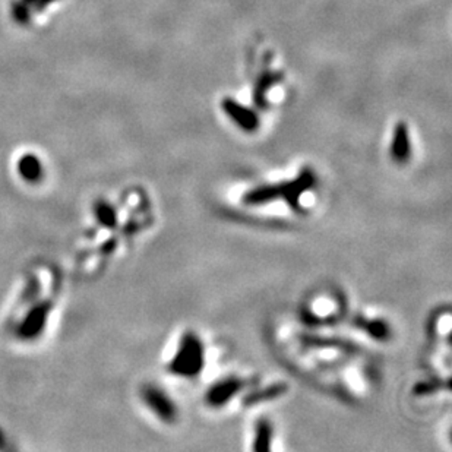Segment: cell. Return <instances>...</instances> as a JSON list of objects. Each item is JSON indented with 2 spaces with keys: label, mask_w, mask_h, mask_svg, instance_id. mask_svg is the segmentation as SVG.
<instances>
[{
  "label": "cell",
  "mask_w": 452,
  "mask_h": 452,
  "mask_svg": "<svg viewBox=\"0 0 452 452\" xmlns=\"http://www.w3.org/2000/svg\"><path fill=\"white\" fill-rule=\"evenodd\" d=\"M205 366V349L201 338L194 334H184L180 340L179 349L171 358L168 372L183 378L198 377Z\"/></svg>",
  "instance_id": "cell-1"
},
{
  "label": "cell",
  "mask_w": 452,
  "mask_h": 452,
  "mask_svg": "<svg viewBox=\"0 0 452 452\" xmlns=\"http://www.w3.org/2000/svg\"><path fill=\"white\" fill-rule=\"evenodd\" d=\"M143 400L147 407L164 423H173L177 418V407L163 389L148 385L143 389Z\"/></svg>",
  "instance_id": "cell-2"
},
{
  "label": "cell",
  "mask_w": 452,
  "mask_h": 452,
  "mask_svg": "<svg viewBox=\"0 0 452 452\" xmlns=\"http://www.w3.org/2000/svg\"><path fill=\"white\" fill-rule=\"evenodd\" d=\"M221 108H223V112L227 115V117L231 119L233 123H236V126L239 129H242L243 132L252 133L259 129V126H261L259 115L255 110H252L251 107L240 104L235 99L226 97L221 101Z\"/></svg>",
  "instance_id": "cell-3"
},
{
  "label": "cell",
  "mask_w": 452,
  "mask_h": 452,
  "mask_svg": "<svg viewBox=\"0 0 452 452\" xmlns=\"http://www.w3.org/2000/svg\"><path fill=\"white\" fill-rule=\"evenodd\" d=\"M316 175L314 170L303 168L300 173L290 182L283 183V199L293 210H299L300 198L310 189L315 188Z\"/></svg>",
  "instance_id": "cell-4"
},
{
  "label": "cell",
  "mask_w": 452,
  "mask_h": 452,
  "mask_svg": "<svg viewBox=\"0 0 452 452\" xmlns=\"http://www.w3.org/2000/svg\"><path fill=\"white\" fill-rule=\"evenodd\" d=\"M245 388V381L236 377L224 378L217 381L205 393V401L211 407H223L228 401L235 398Z\"/></svg>",
  "instance_id": "cell-5"
},
{
  "label": "cell",
  "mask_w": 452,
  "mask_h": 452,
  "mask_svg": "<svg viewBox=\"0 0 452 452\" xmlns=\"http://www.w3.org/2000/svg\"><path fill=\"white\" fill-rule=\"evenodd\" d=\"M283 80H284V75L279 71L263 69L259 73L258 80L255 82L254 92H252V99L258 108L265 110V108L268 107V92L271 91L272 87L282 84Z\"/></svg>",
  "instance_id": "cell-6"
},
{
  "label": "cell",
  "mask_w": 452,
  "mask_h": 452,
  "mask_svg": "<svg viewBox=\"0 0 452 452\" xmlns=\"http://www.w3.org/2000/svg\"><path fill=\"white\" fill-rule=\"evenodd\" d=\"M389 155H391V159L398 164L407 163L411 157L410 131H409V126L405 122L397 123V126L393 132L391 147H389Z\"/></svg>",
  "instance_id": "cell-7"
},
{
  "label": "cell",
  "mask_w": 452,
  "mask_h": 452,
  "mask_svg": "<svg viewBox=\"0 0 452 452\" xmlns=\"http://www.w3.org/2000/svg\"><path fill=\"white\" fill-rule=\"evenodd\" d=\"M275 199H283V183L256 186V188L247 191L243 195V204L258 207L263 204H270V202Z\"/></svg>",
  "instance_id": "cell-8"
},
{
  "label": "cell",
  "mask_w": 452,
  "mask_h": 452,
  "mask_svg": "<svg viewBox=\"0 0 452 452\" xmlns=\"http://www.w3.org/2000/svg\"><path fill=\"white\" fill-rule=\"evenodd\" d=\"M18 173L20 176L31 183H37L44 175V166L36 154H24L18 160Z\"/></svg>",
  "instance_id": "cell-9"
},
{
  "label": "cell",
  "mask_w": 452,
  "mask_h": 452,
  "mask_svg": "<svg viewBox=\"0 0 452 452\" xmlns=\"http://www.w3.org/2000/svg\"><path fill=\"white\" fill-rule=\"evenodd\" d=\"M287 389H289V386L286 384L277 382V384L268 385L265 388H261V389H258V391L247 394L243 398V404H245V407H252V405H256V404H261L265 401H272L275 398L283 397L287 393Z\"/></svg>",
  "instance_id": "cell-10"
},
{
  "label": "cell",
  "mask_w": 452,
  "mask_h": 452,
  "mask_svg": "<svg viewBox=\"0 0 452 452\" xmlns=\"http://www.w3.org/2000/svg\"><path fill=\"white\" fill-rule=\"evenodd\" d=\"M274 438V428L268 418H261L256 422L255 428V439L252 449L255 452H268L271 451V444Z\"/></svg>",
  "instance_id": "cell-11"
},
{
  "label": "cell",
  "mask_w": 452,
  "mask_h": 452,
  "mask_svg": "<svg viewBox=\"0 0 452 452\" xmlns=\"http://www.w3.org/2000/svg\"><path fill=\"white\" fill-rule=\"evenodd\" d=\"M10 17L15 24H18L20 27H28L31 22H33L34 18V9L31 8L25 0H12L10 2Z\"/></svg>",
  "instance_id": "cell-12"
},
{
  "label": "cell",
  "mask_w": 452,
  "mask_h": 452,
  "mask_svg": "<svg viewBox=\"0 0 452 452\" xmlns=\"http://www.w3.org/2000/svg\"><path fill=\"white\" fill-rule=\"evenodd\" d=\"M45 316H48V312H45L44 307L34 310L22 323V334H24L22 337H27V338L36 337L41 326H44Z\"/></svg>",
  "instance_id": "cell-13"
},
{
  "label": "cell",
  "mask_w": 452,
  "mask_h": 452,
  "mask_svg": "<svg viewBox=\"0 0 452 452\" xmlns=\"http://www.w3.org/2000/svg\"><path fill=\"white\" fill-rule=\"evenodd\" d=\"M97 218L101 224L107 227L116 224V212L108 204H100L97 207Z\"/></svg>",
  "instance_id": "cell-14"
},
{
  "label": "cell",
  "mask_w": 452,
  "mask_h": 452,
  "mask_svg": "<svg viewBox=\"0 0 452 452\" xmlns=\"http://www.w3.org/2000/svg\"><path fill=\"white\" fill-rule=\"evenodd\" d=\"M366 330L373 337L379 340H386L389 337V326L384 321H372L366 323Z\"/></svg>",
  "instance_id": "cell-15"
},
{
  "label": "cell",
  "mask_w": 452,
  "mask_h": 452,
  "mask_svg": "<svg viewBox=\"0 0 452 452\" xmlns=\"http://www.w3.org/2000/svg\"><path fill=\"white\" fill-rule=\"evenodd\" d=\"M439 388L438 382H420L414 386V395H426L432 394L433 391Z\"/></svg>",
  "instance_id": "cell-16"
},
{
  "label": "cell",
  "mask_w": 452,
  "mask_h": 452,
  "mask_svg": "<svg viewBox=\"0 0 452 452\" xmlns=\"http://www.w3.org/2000/svg\"><path fill=\"white\" fill-rule=\"evenodd\" d=\"M25 2L34 9V12H43L48 9L50 5L59 2V0H25Z\"/></svg>",
  "instance_id": "cell-17"
}]
</instances>
